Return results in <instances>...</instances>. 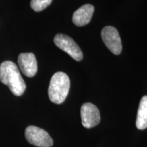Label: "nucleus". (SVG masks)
<instances>
[{"mask_svg":"<svg viewBox=\"0 0 147 147\" xmlns=\"http://www.w3.org/2000/svg\"><path fill=\"white\" fill-rule=\"evenodd\" d=\"M0 81L5 84L16 96H21L26 89V84L14 62L5 61L0 65Z\"/></svg>","mask_w":147,"mask_h":147,"instance_id":"1","label":"nucleus"},{"mask_svg":"<svg viewBox=\"0 0 147 147\" xmlns=\"http://www.w3.org/2000/svg\"><path fill=\"white\" fill-rule=\"evenodd\" d=\"M70 88V80L67 74L59 71L53 74L49 87V97L51 102L57 104L65 100Z\"/></svg>","mask_w":147,"mask_h":147,"instance_id":"2","label":"nucleus"},{"mask_svg":"<svg viewBox=\"0 0 147 147\" xmlns=\"http://www.w3.org/2000/svg\"><path fill=\"white\" fill-rule=\"evenodd\" d=\"M25 138L27 142L38 147H51L53 140L45 130L38 127L30 125L25 129Z\"/></svg>","mask_w":147,"mask_h":147,"instance_id":"3","label":"nucleus"},{"mask_svg":"<svg viewBox=\"0 0 147 147\" xmlns=\"http://www.w3.org/2000/svg\"><path fill=\"white\" fill-rule=\"evenodd\" d=\"M54 43L57 47L67 53L74 60L80 61L82 59L83 55L81 49L74 40L67 35L57 34L54 38Z\"/></svg>","mask_w":147,"mask_h":147,"instance_id":"4","label":"nucleus"},{"mask_svg":"<svg viewBox=\"0 0 147 147\" xmlns=\"http://www.w3.org/2000/svg\"><path fill=\"white\" fill-rule=\"evenodd\" d=\"M103 42L113 54L119 55L122 51V43L117 29L112 26H106L102 29Z\"/></svg>","mask_w":147,"mask_h":147,"instance_id":"5","label":"nucleus"},{"mask_svg":"<svg viewBox=\"0 0 147 147\" xmlns=\"http://www.w3.org/2000/svg\"><path fill=\"white\" fill-rule=\"evenodd\" d=\"M82 124L84 127L90 129L97 126L100 122L98 108L91 103H84L80 109Z\"/></svg>","mask_w":147,"mask_h":147,"instance_id":"6","label":"nucleus"},{"mask_svg":"<svg viewBox=\"0 0 147 147\" xmlns=\"http://www.w3.org/2000/svg\"><path fill=\"white\" fill-rule=\"evenodd\" d=\"M18 64L23 74L33 77L38 71V63L34 53H21L18 57Z\"/></svg>","mask_w":147,"mask_h":147,"instance_id":"7","label":"nucleus"},{"mask_svg":"<svg viewBox=\"0 0 147 147\" xmlns=\"http://www.w3.org/2000/svg\"><path fill=\"white\" fill-rule=\"evenodd\" d=\"M94 7L91 4H85L79 8L74 13L73 23L78 27H82L87 25L94 12Z\"/></svg>","mask_w":147,"mask_h":147,"instance_id":"8","label":"nucleus"},{"mask_svg":"<svg viewBox=\"0 0 147 147\" xmlns=\"http://www.w3.org/2000/svg\"><path fill=\"white\" fill-rule=\"evenodd\" d=\"M136 125L140 130L147 128V95L143 96L140 102Z\"/></svg>","mask_w":147,"mask_h":147,"instance_id":"9","label":"nucleus"},{"mask_svg":"<svg viewBox=\"0 0 147 147\" xmlns=\"http://www.w3.org/2000/svg\"><path fill=\"white\" fill-rule=\"evenodd\" d=\"M53 0H32L31 7L36 12H40L47 8Z\"/></svg>","mask_w":147,"mask_h":147,"instance_id":"10","label":"nucleus"}]
</instances>
